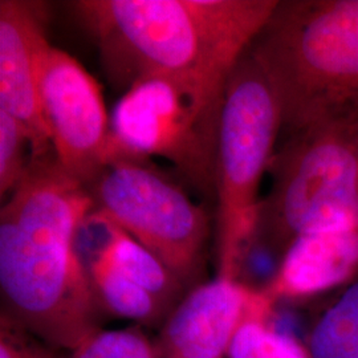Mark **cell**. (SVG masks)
Wrapping results in <instances>:
<instances>
[{
    "label": "cell",
    "instance_id": "6da1fadb",
    "mask_svg": "<svg viewBox=\"0 0 358 358\" xmlns=\"http://www.w3.org/2000/svg\"><path fill=\"white\" fill-rule=\"evenodd\" d=\"M92 210L87 187L55 155L29 161L0 210L3 315L60 350L75 352L100 332L99 300L77 251Z\"/></svg>",
    "mask_w": 358,
    "mask_h": 358
},
{
    "label": "cell",
    "instance_id": "7a4b0ae2",
    "mask_svg": "<svg viewBox=\"0 0 358 358\" xmlns=\"http://www.w3.org/2000/svg\"><path fill=\"white\" fill-rule=\"evenodd\" d=\"M279 0H80V23L94 38L103 68L128 90L150 75L226 88L234 68Z\"/></svg>",
    "mask_w": 358,
    "mask_h": 358
},
{
    "label": "cell",
    "instance_id": "3957f363",
    "mask_svg": "<svg viewBox=\"0 0 358 358\" xmlns=\"http://www.w3.org/2000/svg\"><path fill=\"white\" fill-rule=\"evenodd\" d=\"M282 112V134L358 105V0H279L250 47Z\"/></svg>",
    "mask_w": 358,
    "mask_h": 358
},
{
    "label": "cell",
    "instance_id": "277c9868",
    "mask_svg": "<svg viewBox=\"0 0 358 358\" xmlns=\"http://www.w3.org/2000/svg\"><path fill=\"white\" fill-rule=\"evenodd\" d=\"M282 137L256 234L287 251L304 235L358 230V105Z\"/></svg>",
    "mask_w": 358,
    "mask_h": 358
},
{
    "label": "cell",
    "instance_id": "5b68a950",
    "mask_svg": "<svg viewBox=\"0 0 358 358\" xmlns=\"http://www.w3.org/2000/svg\"><path fill=\"white\" fill-rule=\"evenodd\" d=\"M280 106L250 48L231 73L222 108L217 161L219 276L235 279L255 238L262 179L282 134Z\"/></svg>",
    "mask_w": 358,
    "mask_h": 358
},
{
    "label": "cell",
    "instance_id": "8992f818",
    "mask_svg": "<svg viewBox=\"0 0 358 358\" xmlns=\"http://www.w3.org/2000/svg\"><path fill=\"white\" fill-rule=\"evenodd\" d=\"M226 88L183 77L136 80L110 117V154L171 162L195 190L215 198L217 141Z\"/></svg>",
    "mask_w": 358,
    "mask_h": 358
},
{
    "label": "cell",
    "instance_id": "52a82bcc",
    "mask_svg": "<svg viewBox=\"0 0 358 358\" xmlns=\"http://www.w3.org/2000/svg\"><path fill=\"white\" fill-rule=\"evenodd\" d=\"M85 187L93 211L153 252L177 279L199 268L210 217L150 159L112 154Z\"/></svg>",
    "mask_w": 358,
    "mask_h": 358
},
{
    "label": "cell",
    "instance_id": "ba28073f",
    "mask_svg": "<svg viewBox=\"0 0 358 358\" xmlns=\"http://www.w3.org/2000/svg\"><path fill=\"white\" fill-rule=\"evenodd\" d=\"M38 96L53 153L65 171L87 186L109 159L112 129L97 80L47 40L38 55Z\"/></svg>",
    "mask_w": 358,
    "mask_h": 358
},
{
    "label": "cell",
    "instance_id": "9c48e42d",
    "mask_svg": "<svg viewBox=\"0 0 358 358\" xmlns=\"http://www.w3.org/2000/svg\"><path fill=\"white\" fill-rule=\"evenodd\" d=\"M48 7L41 1H0V109L13 115L29 140V158L55 155L38 84V55L47 38Z\"/></svg>",
    "mask_w": 358,
    "mask_h": 358
},
{
    "label": "cell",
    "instance_id": "30bf717a",
    "mask_svg": "<svg viewBox=\"0 0 358 358\" xmlns=\"http://www.w3.org/2000/svg\"><path fill=\"white\" fill-rule=\"evenodd\" d=\"M266 297L235 279L217 276L195 288L167 322L165 343L173 358H220L244 322L262 320Z\"/></svg>",
    "mask_w": 358,
    "mask_h": 358
},
{
    "label": "cell",
    "instance_id": "8fae6325",
    "mask_svg": "<svg viewBox=\"0 0 358 358\" xmlns=\"http://www.w3.org/2000/svg\"><path fill=\"white\" fill-rule=\"evenodd\" d=\"M358 268V230L300 236L284 254L278 294H309L349 279Z\"/></svg>",
    "mask_w": 358,
    "mask_h": 358
},
{
    "label": "cell",
    "instance_id": "7c38bea8",
    "mask_svg": "<svg viewBox=\"0 0 358 358\" xmlns=\"http://www.w3.org/2000/svg\"><path fill=\"white\" fill-rule=\"evenodd\" d=\"M78 255L99 303L125 319L145 320L153 316L159 301L153 294L129 280L103 255L97 252H78Z\"/></svg>",
    "mask_w": 358,
    "mask_h": 358
},
{
    "label": "cell",
    "instance_id": "4fadbf2b",
    "mask_svg": "<svg viewBox=\"0 0 358 358\" xmlns=\"http://www.w3.org/2000/svg\"><path fill=\"white\" fill-rule=\"evenodd\" d=\"M310 358H358V279L316 325Z\"/></svg>",
    "mask_w": 358,
    "mask_h": 358
},
{
    "label": "cell",
    "instance_id": "5bb4252c",
    "mask_svg": "<svg viewBox=\"0 0 358 358\" xmlns=\"http://www.w3.org/2000/svg\"><path fill=\"white\" fill-rule=\"evenodd\" d=\"M230 358H307L292 337L267 329L262 320L244 322L227 350Z\"/></svg>",
    "mask_w": 358,
    "mask_h": 358
},
{
    "label": "cell",
    "instance_id": "9a60e30c",
    "mask_svg": "<svg viewBox=\"0 0 358 358\" xmlns=\"http://www.w3.org/2000/svg\"><path fill=\"white\" fill-rule=\"evenodd\" d=\"M29 140L24 128L13 115L0 109V195L1 199L17 187L29 166L26 149Z\"/></svg>",
    "mask_w": 358,
    "mask_h": 358
},
{
    "label": "cell",
    "instance_id": "2e32d148",
    "mask_svg": "<svg viewBox=\"0 0 358 358\" xmlns=\"http://www.w3.org/2000/svg\"><path fill=\"white\" fill-rule=\"evenodd\" d=\"M71 357L154 358V350L138 331H100L72 352Z\"/></svg>",
    "mask_w": 358,
    "mask_h": 358
},
{
    "label": "cell",
    "instance_id": "e0dca14e",
    "mask_svg": "<svg viewBox=\"0 0 358 358\" xmlns=\"http://www.w3.org/2000/svg\"><path fill=\"white\" fill-rule=\"evenodd\" d=\"M1 313L0 358H72Z\"/></svg>",
    "mask_w": 358,
    "mask_h": 358
}]
</instances>
